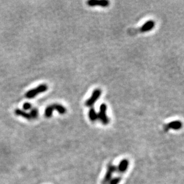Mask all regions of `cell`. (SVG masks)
<instances>
[{
    "label": "cell",
    "instance_id": "6da1fadb",
    "mask_svg": "<svg viewBox=\"0 0 184 184\" xmlns=\"http://www.w3.org/2000/svg\"><path fill=\"white\" fill-rule=\"evenodd\" d=\"M56 110L60 114H64L66 113V108L64 106L59 104H53L48 106L45 110V116L49 118L51 117L52 115L53 111Z\"/></svg>",
    "mask_w": 184,
    "mask_h": 184
},
{
    "label": "cell",
    "instance_id": "7a4b0ae2",
    "mask_svg": "<svg viewBox=\"0 0 184 184\" xmlns=\"http://www.w3.org/2000/svg\"><path fill=\"white\" fill-rule=\"evenodd\" d=\"M48 90V86L46 84L40 85L38 87L29 90L25 93V96L28 98H33L40 93L46 92Z\"/></svg>",
    "mask_w": 184,
    "mask_h": 184
},
{
    "label": "cell",
    "instance_id": "3957f363",
    "mask_svg": "<svg viewBox=\"0 0 184 184\" xmlns=\"http://www.w3.org/2000/svg\"><path fill=\"white\" fill-rule=\"evenodd\" d=\"M107 112V105L103 103L100 105L99 111L98 114V119H99L103 125H107L109 123V119L106 114Z\"/></svg>",
    "mask_w": 184,
    "mask_h": 184
},
{
    "label": "cell",
    "instance_id": "277c9868",
    "mask_svg": "<svg viewBox=\"0 0 184 184\" xmlns=\"http://www.w3.org/2000/svg\"><path fill=\"white\" fill-rule=\"evenodd\" d=\"M101 95V90L99 89H96L92 92L91 97L87 99L85 102V105L87 107H92L97 101V99L100 97Z\"/></svg>",
    "mask_w": 184,
    "mask_h": 184
},
{
    "label": "cell",
    "instance_id": "5b68a950",
    "mask_svg": "<svg viewBox=\"0 0 184 184\" xmlns=\"http://www.w3.org/2000/svg\"><path fill=\"white\" fill-rule=\"evenodd\" d=\"M110 2L107 0H90L87 2V4L90 7L100 6L102 7H107L109 5Z\"/></svg>",
    "mask_w": 184,
    "mask_h": 184
},
{
    "label": "cell",
    "instance_id": "8992f818",
    "mask_svg": "<svg viewBox=\"0 0 184 184\" xmlns=\"http://www.w3.org/2000/svg\"><path fill=\"white\" fill-rule=\"evenodd\" d=\"M116 169H117L116 166H114V165H108L107 174L105 176L104 179L103 180V184H107L108 183V182H109V181L111 180L112 174L114 173V172L116 171Z\"/></svg>",
    "mask_w": 184,
    "mask_h": 184
},
{
    "label": "cell",
    "instance_id": "52a82bcc",
    "mask_svg": "<svg viewBox=\"0 0 184 184\" xmlns=\"http://www.w3.org/2000/svg\"><path fill=\"white\" fill-rule=\"evenodd\" d=\"M155 26V23L153 20H148L145 22L140 28L141 32H147L151 31Z\"/></svg>",
    "mask_w": 184,
    "mask_h": 184
},
{
    "label": "cell",
    "instance_id": "ba28073f",
    "mask_svg": "<svg viewBox=\"0 0 184 184\" xmlns=\"http://www.w3.org/2000/svg\"><path fill=\"white\" fill-rule=\"evenodd\" d=\"M183 125L180 121H174L171 123H169L166 126V130L172 129L174 130H178L180 129L182 127Z\"/></svg>",
    "mask_w": 184,
    "mask_h": 184
},
{
    "label": "cell",
    "instance_id": "9c48e42d",
    "mask_svg": "<svg viewBox=\"0 0 184 184\" xmlns=\"http://www.w3.org/2000/svg\"><path fill=\"white\" fill-rule=\"evenodd\" d=\"M15 114L17 116H22L28 120H31L32 119V117H31V114L30 113H26V111L21 110V109H19V108H17L15 110Z\"/></svg>",
    "mask_w": 184,
    "mask_h": 184
},
{
    "label": "cell",
    "instance_id": "30bf717a",
    "mask_svg": "<svg viewBox=\"0 0 184 184\" xmlns=\"http://www.w3.org/2000/svg\"><path fill=\"white\" fill-rule=\"evenodd\" d=\"M129 165V162L127 160H122L120 163L119 164V166L118 167V169L120 171V172H125L126 169H128Z\"/></svg>",
    "mask_w": 184,
    "mask_h": 184
},
{
    "label": "cell",
    "instance_id": "8fae6325",
    "mask_svg": "<svg viewBox=\"0 0 184 184\" xmlns=\"http://www.w3.org/2000/svg\"><path fill=\"white\" fill-rule=\"evenodd\" d=\"M88 116L90 117V119L91 122H95L96 120H98V114L96 113L95 109L93 108H91L88 113Z\"/></svg>",
    "mask_w": 184,
    "mask_h": 184
},
{
    "label": "cell",
    "instance_id": "7c38bea8",
    "mask_svg": "<svg viewBox=\"0 0 184 184\" xmlns=\"http://www.w3.org/2000/svg\"><path fill=\"white\" fill-rule=\"evenodd\" d=\"M30 114H31L32 119H35L37 118L38 116V109L36 108H33L31 110Z\"/></svg>",
    "mask_w": 184,
    "mask_h": 184
},
{
    "label": "cell",
    "instance_id": "4fadbf2b",
    "mask_svg": "<svg viewBox=\"0 0 184 184\" xmlns=\"http://www.w3.org/2000/svg\"><path fill=\"white\" fill-rule=\"evenodd\" d=\"M121 180V178L120 177H117L114 178L113 180H111V181H110V184H118Z\"/></svg>",
    "mask_w": 184,
    "mask_h": 184
},
{
    "label": "cell",
    "instance_id": "5bb4252c",
    "mask_svg": "<svg viewBox=\"0 0 184 184\" xmlns=\"http://www.w3.org/2000/svg\"><path fill=\"white\" fill-rule=\"evenodd\" d=\"M31 107H32V105H31V104L29 103V102H25V103L23 104V109H24V110H29L30 108H31Z\"/></svg>",
    "mask_w": 184,
    "mask_h": 184
}]
</instances>
